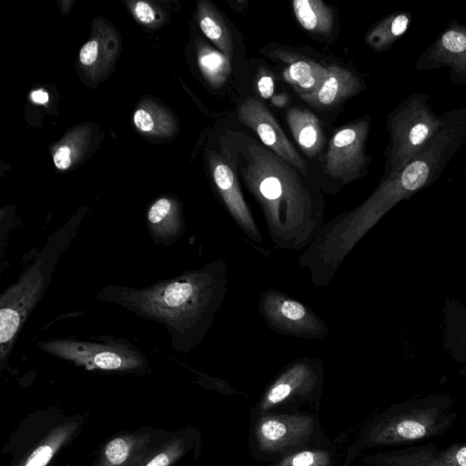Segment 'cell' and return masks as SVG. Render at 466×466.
<instances>
[{
    "label": "cell",
    "mask_w": 466,
    "mask_h": 466,
    "mask_svg": "<svg viewBox=\"0 0 466 466\" xmlns=\"http://www.w3.org/2000/svg\"><path fill=\"white\" fill-rule=\"evenodd\" d=\"M103 299L166 326L176 345L178 336L197 324L209 299L208 281L200 272L157 282L143 289L110 287Z\"/></svg>",
    "instance_id": "obj_1"
},
{
    "label": "cell",
    "mask_w": 466,
    "mask_h": 466,
    "mask_svg": "<svg viewBox=\"0 0 466 466\" xmlns=\"http://www.w3.org/2000/svg\"><path fill=\"white\" fill-rule=\"evenodd\" d=\"M454 406V398L444 393L395 403L370 423L363 433L361 445L409 446L442 435L459 417Z\"/></svg>",
    "instance_id": "obj_2"
},
{
    "label": "cell",
    "mask_w": 466,
    "mask_h": 466,
    "mask_svg": "<svg viewBox=\"0 0 466 466\" xmlns=\"http://www.w3.org/2000/svg\"><path fill=\"white\" fill-rule=\"evenodd\" d=\"M429 99L426 94H411L389 113L383 177H392L402 170L441 127L443 114H435Z\"/></svg>",
    "instance_id": "obj_3"
},
{
    "label": "cell",
    "mask_w": 466,
    "mask_h": 466,
    "mask_svg": "<svg viewBox=\"0 0 466 466\" xmlns=\"http://www.w3.org/2000/svg\"><path fill=\"white\" fill-rule=\"evenodd\" d=\"M46 255L35 261L20 279L2 295L0 300V343L2 360L14 339L35 306L46 288L51 265Z\"/></svg>",
    "instance_id": "obj_4"
},
{
    "label": "cell",
    "mask_w": 466,
    "mask_h": 466,
    "mask_svg": "<svg viewBox=\"0 0 466 466\" xmlns=\"http://www.w3.org/2000/svg\"><path fill=\"white\" fill-rule=\"evenodd\" d=\"M38 346L56 357L70 360L87 370L131 371L147 367L144 356L136 349L117 343H92L75 339H51Z\"/></svg>",
    "instance_id": "obj_5"
},
{
    "label": "cell",
    "mask_w": 466,
    "mask_h": 466,
    "mask_svg": "<svg viewBox=\"0 0 466 466\" xmlns=\"http://www.w3.org/2000/svg\"><path fill=\"white\" fill-rule=\"evenodd\" d=\"M370 127V117H363L334 133L323 158L322 169L326 175L349 183L367 173L370 157L366 142Z\"/></svg>",
    "instance_id": "obj_6"
},
{
    "label": "cell",
    "mask_w": 466,
    "mask_h": 466,
    "mask_svg": "<svg viewBox=\"0 0 466 466\" xmlns=\"http://www.w3.org/2000/svg\"><path fill=\"white\" fill-rule=\"evenodd\" d=\"M237 115L243 125L258 136L264 146L292 165L301 174H308L306 161L261 101L253 96L246 98L238 106Z\"/></svg>",
    "instance_id": "obj_7"
},
{
    "label": "cell",
    "mask_w": 466,
    "mask_h": 466,
    "mask_svg": "<svg viewBox=\"0 0 466 466\" xmlns=\"http://www.w3.org/2000/svg\"><path fill=\"white\" fill-rule=\"evenodd\" d=\"M443 66L452 83L466 85V24L451 22L415 63L418 71Z\"/></svg>",
    "instance_id": "obj_8"
},
{
    "label": "cell",
    "mask_w": 466,
    "mask_h": 466,
    "mask_svg": "<svg viewBox=\"0 0 466 466\" xmlns=\"http://www.w3.org/2000/svg\"><path fill=\"white\" fill-rule=\"evenodd\" d=\"M373 466H466V441L445 448L434 443L409 445L370 455Z\"/></svg>",
    "instance_id": "obj_9"
},
{
    "label": "cell",
    "mask_w": 466,
    "mask_h": 466,
    "mask_svg": "<svg viewBox=\"0 0 466 466\" xmlns=\"http://www.w3.org/2000/svg\"><path fill=\"white\" fill-rule=\"evenodd\" d=\"M313 426L308 415L268 414L258 420L255 435L260 450L278 452L309 437Z\"/></svg>",
    "instance_id": "obj_10"
},
{
    "label": "cell",
    "mask_w": 466,
    "mask_h": 466,
    "mask_svg": "<svg viewBox=\"0 0 466 466\" xmlns=\"http://www.w3.org/2000/svg\"><path fill=\"white\" fill-rule=\"evenodd\" d=\"M327 76L314 92L299 95L309 106L318 109H329L345 102L364 87L362 81L352 72L339 66H327Z\"/></svg>",
    "instance_id": "obj_11"
},
{
    "label": "cell",
    "mask_w": 466,
    "mask_h": 466,
    "mask_svg": "<svg viewBox=\"0 0 466 466\" xmlns=\"http://www.w3.org/2000/svg\"><path fill=\"white\" fill-rule=\"evenodd\" d=\"M150 432L127 433L108 441L95 466H137L154 448Z\"/></svg>",
    "instance_id": "obj_12"
},
{
    "label": "cell",
    "mask_w": 466,
    "mask_h": 466,
    "mask_svg": "<svg viewBox=\"0 0 466 466\" xmlns=\"http://www.w3.org/2000/svg\"><path fill=\"white\" fill-rule=\"evenodd\" d=\"M213 178L230 211L246 225H252L238 186V171L227 147L224 155L215 159Z\"/></svg>",
    "instance_id": "obj_13"
},
{
    "label": "cell",
    "mask_w": 466,
    "mask_h": 466,
    "mask_svg": "<svg viewBox=\"0 0 466 466\" xmlns=\"http://www.w3.org/2000/svg\"><path fill=\"white\" fill-rule=\"evenodd\" d=\"M286 118L290 132L309 157H315L326 144V135L319 118L309 110L301 107H289Z\"/></svg>",
    "instance_id": "obj_14"
},
{
    "label": "cell",
    "mask_w": 466,
    "mask_h": 466,
    "mask_svg": "<svg viewBox=\"0 0 466 466\" xmlns=\"http://www.w3.org/2000/svg\"><path fill=\"white\" fill-rule=\"evenodd\" d=\"M313 381L312 371L308 366L299 364L292 367L268 390L261 400L260 409L268 410L299 393L309 390Z\"/></svg>",
    "instance_id": "obj_15"
},
{
    "label": "cell",
    "mask_w": 466,
    "mask_h": 466,
    "mask_svg": "<svg viewBox=\"0 0 466 466\" xmlns=\"http://www.w3.org/2000/svg\"><path fill=\"white\" fill-rule=\"evenodd\" d=\"M292 8L299 25L307 31L328 35L333 29L332 8L320 0H295Z\"/></svg>",
    "instance_id": "obj_16"
},
{
    "label": "cell",
    "mask_w": 466,
    "mask_h": 466,
    "mask_svg": "<svg viewBox=\"0 0 466 466\" xmlns=\"http://www.w3.org/2000/svg\"><path fill=\"white\" fill-rule=\"evenodd\" d=\"M410 23V13L391 14L378 22L369 31L366 43L377 52L386 50L407 31Z\"/></svg>",
    "instance_id": "obj_17"
},
{
    "label": "cell",
    "mask_w": 466,
    "mask_h": 466,
    "mask_svg": "<svg viewBox=\"0 0 466 466\" xmlns=\"http://www.w3.org/2000/svg\"><path fill=\"white\" fill-rule=\"evenodd\" d=\"M78 425L79 422L68 421L57 426L16 466H46L55 453L71 439Z\"/></svg>",
    "instance_id": "obj_18"
},
{
    "label": "cell",
    "mask_w": 466,
    "mask_h": 466,
    "mask_svg": "<svg viewBox=\"0 0 466 466\" xmlns=\"http://www.w3.org/2000/svg\"><path fill=\"white\" fill-rule=\"evenodd\" d=\"M328 70L312 61L298 60L289 65L284 76L299 95L316 91L323 83Z\"/></svg>",
    "instance_id": "obj_19"
},
{
    "label": "cell",
    "mask_w": 466,
    "mask_h": 466,
    "mask_svg": "<svg viewBox=\"0 0 466 466\" xmlns=\"http://www.w3.org/2000/svg\"><path fill=\"white\" fill-rule=\"evenodd\" d=\"M150 228L156 237L170 238L177 235L180 222L171 202L167 198L156 201L148 211Z\"/></svg>",
    "instance_id": "obj_20"
},
{
    "label": "cell",
    "mask_w": 466,
    "mask_h": 466,
    "mask_svg": "<svg viewBox=\"0 0 466 466\" xmlns=\"http://www.w3.org/2000/svg\"><path fill=\"white\" fill-rule=\"evenodd\" d=\"M187 451V443L181 436H173L162 445L154 447L137 466H171Z\"/></svg>",
    "instance_id": "obj_21"
},
{
    "label": "cell",
    "mask_w": 466,
    "mask_h": 466,
    "mask_svg": "<svg viewBox=\"0 0 466 466\" xmlns=\"http://www.w3.org/2000/svg\"><path fill=\"white\" fill-rule=\"evenodd\" d=\"M199 25L206 36L215 42L222 54L229 59L233 55V41L230 31L221 17L212 12L205 14Z\"/></svg>",
    "instance_id": "obj_22"
},
{
    "label": "cell",
    "mask_w": 466,
    "mask_h": 466,
    "mask_svg": "<svg viewBox=\"0 0 466 466\" xmlns=\"http://www.w3.org/2000/svg\"><path fill=\"white\" fill-rule=\"evenodd\" d=\"M274 317L290 328L302 327L309 321V314L301 304L291 299L278 300L274 308Z\"/></svg>",
    "instance_id": "obj_23"
},
{
    "label": "cell",
    "mask_w": 466,
    "mask_h": 466,
    "mask_svg": "<svg viewBox=\"0 0 466 466\" xmlns=\"http://www.w3.org/2000/svg\"><path fill=\"white\" fill-rule=\"evenodd\" d=\"M199 61L213 82L221 84L229 76V59L221 52L209 50L201 56Z\"/></svg>",
    "instance_id": "obj_24"
},
{
    "label": "cell",
    "mask_w": 466,
    "mask_h": 466,
    "mask_svg": "<svg viewBox=\"0 0 466 466\" xmlns=\"http://www.w3.org/2000/svg\"><path fill=\"white\" fill-rule=\"evenodd\" d=\"M330 457L321 450L302 451L287 456L275 466H329Z\"/></svg>",
    "instance_id": "obj_25"
},
{
    "label": "cell",
    "mask_w": 466,
    "mask_h": 466,
    "mask_svg": "<svg viewBox=\"0 0 466 466\" xmlns=\"http://www.w3.org/2000/svg\"><path fill=\"white\" fill-rule=\"evenodd\" d=\"M97 56V43L95 40L87 42L80 50L79 59L85 66L92 65Z\"/></svg>",
    "instance_id": "obj_26"
},
{
    "label": "cell",
    "mask_w": 466,
    "mask_h": 466,
    "mask_svg": "<svg viewBox=\"0 0 466 466\" xmlns=\"http://www.w3.org/2000/svg\"><path fill=\"white\" fill-rule=\"evenodd\" d=\"M134 122L137 128L142 131H151L154 127V121L151 116L144 109H138L134 115Z\"/></svg>",
    "instance_id": "obj_27"
},
{
    "label": "cell",
    "mask_w": 466,
    "mask_h": 466,
    "mask_svg": "<svg viewBox=\"0 0 466 466\" xmlns=\"http://www.w3.org/2000/svg\"><path fill=\"white\" fill-rule=\"evenodd\" d=\"M135 12L138 20L144 24H149L155 19V13L146 2H137Z\"/></svg>",
    "instance_id": "obj_28"
},
{
    "label": "cell",
    "mask_w": 466,
    "mask_h": 466,
    "mask_svg": "<svg viewBox=\"0 0 466 466\" xmlns=\"http://www.w3.org/2000/svg\"><path fill=\"white\" fill-rule=\"evenodd\" d=\"M70 148L63 146L57 149L54 156V162L59 169H66L71 164Z\"/></svg>",
    "instance_id": "obj_29"
},
{
    "label": "cell",
    "mask_w": 466,
    "mask_h": 466,
    "mask_svg": "<svg viewBox=\"0 0 466 466\" xmlns=\"http://www.w3.org/2000/svg\"><path fill=\"white\" fill-rule=\"evenodd\" d=\"M258 89L263 98H268L274 92V81L267 74L262 75L258 80Z\"/></svg>",
    "instance_id": "obj_30"
},
{
    "label": "cell",
    "mask_w": 466,
    "mask_h": 466,
    "mask_svg": "<svg viewBox=\"0 0 466 466\" xmlns=\"http://www.w3.org/2000/svg\"><path fill=\"white\" fill-rule=\"evenodd\" d=\"M31 98L35 103L46 104L48 101V94L44 90H36L31 93Z\"/></svg>",
    "instance_id": "obj_31"
},
{
    "label": "cell",
    "mask_w": 466,
    "mask_h": 466,
    "mask_svg": "<svg viewBox=\"0 0 466 466\" xmlns=\"http://www.w3.org/2000/svg\"><path fill=\"white\" fill-rule=\"evenodd\" d=\"M461 361L464 364L461 369V373L466 375V358L462 359Z\"/></svg>",
    "instance_id": "obj_32"
},
{
    "label": "cell",
    "mask_w": 466,
    "mask_h": 466,
    "mask_svg": "<svg viewBox=\"0 0 466 466\" xmlns=\"http://www.w3.org/2000/svg\"><path fill=\"white\" fill-rule=\"evenodd\" d=\"M464 171H465V172H464V174H465V176H466V167H464Z\"/></svg>",
    "instance_id": "obj_33"
}]
</instances>
